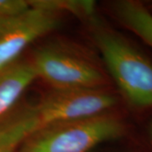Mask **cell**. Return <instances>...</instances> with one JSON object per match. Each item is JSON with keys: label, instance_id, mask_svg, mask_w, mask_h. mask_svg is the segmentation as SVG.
<instances>
[{"label": "cell", "instance_id": "277c9868", "mask_svg": "<svg viewBox=\"0 0 152 152\" xmlns=\"http://www.w3.org/2000/svg\"><path fill=\"white\" fill-rule=\"evenodd\" d=\"M31 62L37 78L53 89L100 88L105 80L101 71L89 61L54 46L37 49Z\"/></svg>", "mask_w": 152, "mask_h": 152}, {"label": "cell", "instance_id": "5b68a950", "mask_svg": "<svg viewBox=\"0 0 152 152\" xmlns=\"http://www.w3.org/2000/svg\"><path fill=\"white\" fill-rule=\"evenodd\" d=\"M58 13L32 7L0 21V69L19 60L30 44L58 27Z\"/></svg>", "mask_w": 152, "mask_h": 152}, {"label": "cell", "instance_id": "8992f818", "mask_svg": "<svg viewBox=\"0 0 152 152\" xmlns=\"http://www.w3.org/2000/svg\"><path fill=\"white\" fill-rule=\"evenodd\" d=\"M40 126L36 104L15 108L0 119V152H17L24 140Z\"/></svg>", "mask_w": 152, "mask_h": 152}, {"label": "cell", "instance_id": "7c38bea8", "mask_svg": "<svg viewBox=\"0 0 152 152\" xmlns=\"http://www.w3.org/2000/svg\"><path fill=\"white\" fill-rule=\"evenodd\" d=\"M146 7L148 8V10H149L151 12V14H152V4L151 6H146Z\"/></svg>", "mask_w": 152, "mask_h": 152}, {"label": "cell", "instance_id": "ba28073f", "mask_svg": "<svg viewBox=\"0 0 152 152\" xmlns=\"http://www.w3.org/2000/svg\"><path fill=\"white\" fill-rule=\"evenodd\" d=\"M114 16L120 24L152 48V14L145 4L134 0L113 4Z\"/></svg>", "mask_w": 152, "mask_h": 152}, {"label": "cell", "instance_id": "52a82bcc", "mask_svg": "<svg viewBox=\"0 0 152 152\" xmlns=\"http://www.w3.org/2000/svg\"><path fill=\"white\" fill-rule=\"evenodd\" d=\"M37 75L31 61L18 60L0 69V119L15 109Z\"/></svg>", "mask_w": 152, "mask_h": 152}, {"label": "cell", "instance_id": "9c48e42d", "mask_svg": "<svg viewBox=\"0 0 152 152\" xmlns=\"http://www.w3.org/2000/svg\"><path fill=\"white\" fill-rule=\"evenodd\" d=\"M32 7L45 9L58 13L65 10L78 16L91 17L95 13V2L75 0H35L29 1Z\"/></svg>", "mask_w": 152, "mask_h": 152}, {"label": "cell", "instance_id": "7a4b0ae2", "mask_svg": "<svg viewBox=\"0 0 152 152\" xmlns=\"http://www.w3.org/2000/svg\"><path fill=\"white\" fill-rule=\"evenodd\" d=\"M127 132L122 118L107 113L42 125L24 140L17 152H89L100 144L124 137Z\"/></svg>", "mask_w": 152, "mask_h": 152}, {"label": "cell", "instance_id": "8fae6325", "mask_svg": "<svg viewBox=\"0 0 152 152\" xmlns=\"http://www.w3.org/2000/svg\"><path fill=\"white\" fill-rule=\"evenodd\" d=\"M147 130H148V134H149V138H150V140L152 144V119L149 122V124H148V128H147Z\"/></svg>", "mask_w": 152, "mask_h": 152}, {"label": "cell", "instance_id": "30bf717a", "mask_svg": "<svg viewBox=\"0 0 152 152\" xmlns=\"http://www.w3.org/2000/svg\"><path fill=\"white\" fill-rule=\"evenodd\" d=\"M31 8L29 1L0 0V21L18 15Z\"/></svg>", "mask_w": 152, "mask_h": 152}, {"label": "cell", "instance_id": "6da1fadb", "mask_svg": "<svg viewBox=\"0 0 152 152\" xmlns=\"http://www.w3.org/2000/svg\"><path fill=\"white\" fill-rule=\"evenodd\" d=\"M95 39L109 74L126 102L137 110H152V60L112 29H98Z\"/></svg>", "mask_w": 152, "mask_h": 152}, {"label": "cell", "instance_id": "3957f363", "mask_svg": "<svg viewBox=\"0 0 152 152\" xmlns=\"http://www.w3.org/2000/svg\"><path fill=\"white\" fill-rule=\"evenodd\" d=\"M119 98L101 88L53 89L37 105L42 125L88 118L107 113Z\"/></svg>", "mask_w": 152, "mask_h": 152}]
</instances>
